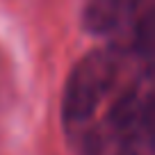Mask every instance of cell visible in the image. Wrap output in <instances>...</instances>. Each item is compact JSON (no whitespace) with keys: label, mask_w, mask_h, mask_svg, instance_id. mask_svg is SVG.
Wrapping results in <instances>:
<instances>
[{"label":"cell","mask_w":155,"mask_h":155,"mask_svg":"<svg viewBox=\"0 0 155 155\" xmlns=\"http://www.w3.org/2000/svg\"><path fill=\"white\" fill-rule=\"evenodd\" d=\"M116 57L110 50H91L71 71L64 89L62 116L68 128L82 126L96 114L116 80Z\"/></svg>","instance_id":"6da1fadb"},{"label":"cell","mask_w":155,"mask_h":155,"mask_svg":"<svg viewBox=\"0 0 155 155\" xmlns=\"http://www.w3.org/2000/svg\"><path fill=\"white\" fill-rule=\"evenodd\" d=\"M132 0H87L82 12V25L91 34H107L121 23Z\"/></svg>","instance_id":"7a4b0ae2"}]
</instances>
